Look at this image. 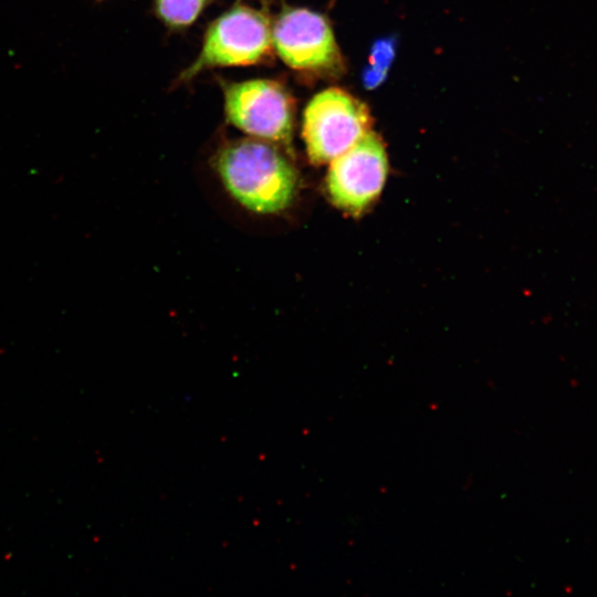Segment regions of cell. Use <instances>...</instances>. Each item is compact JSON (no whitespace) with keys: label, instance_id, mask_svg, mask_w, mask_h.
Here are the masks:
<instances>
[{"label":"cell","instance_id":"1","mask_svg":"<svg viewBox=\"0 0 597 597\" xmlns=\"http://www.w3.org/2000/svg\"><path fill=\"white\" fill-rule=\"evenodd\" d=\"M216 169L228 192L253 212L285 210L297 189V172L271 142L244 138L228 143L216 157Z\"/></svg>","mask_w":597,"mask_h":597},{"label":"cell","instance_id":"2","mask_svg":"<svg viewBox=\"0 0 597 597\" xmlns=\"http://www.w3.org/2000/svg\"><path fill=\"white\" fill-rule=\"evenodd\" d=\"M371 127L368 107L348 92L331 87L312 97L304 109L302 136L310 161L331 163Z\"/></svg>","mask_w":597,"mask_h":597},{"label":"cell","instance_id":"3","mask_svg":"<svg viewBox=\"0 0 597 597\" xmlns=\"http://www.w3.org/2000/svg\"><path fill=\"white\" fill-rule=\"evenodd\" d=\"M272 45L269 18L251 7L234 6L209 25L197 60L181 78H191L208 67L259 63L270 55Z\"/></svg>","mask_w":597,"mask_h":597},{"label":"cell","instance_id":"4","mask_svg":"<svg viewBox=\"0 0 597 597\" xmlns=\"http://www.w3.org/2000/svg\"><path fill=\"white\" fill-rule=\"evenodd\" d=\"M227 119L254 138L290 144L294 126V102L280 83L249 80L224 88Z\"/></svg>","mask_w":597,"mask_h":597},{"label":"cell","instance_id":"5","mask_svg":"<svg viewBox=\"0 0 597 597\" xmlns=\"http://www.w3.org/2000/svg\"><path fill=\"white\" fill-rule=\"evenodd\" d=\"M387 174L385 146L370 130L331 161L326 177L328 197L337 208L358 216L379 197Z\"/></svg>","mask_w":597,"mask_h":597},{"label":"cell","instance_id":"6","mask_svg":"<svg viewBox=\"0 0 597 597\" xmlns=\"http://www.w3.org/2000/svg\"><path fill=\"white\" fill-rule=\"evenodd\" d=\"M272 42L281 60L294 70L333 74L343 69L331 24L318 12L304 8L284 10L272 27Z\"/></svg>","mask_w":597,"mask_h":597},{"label":"cell","instance_id":"7","mask_svg":"<svg viewBox=\"0 0 597 597\" xmlns=\"http://www.w3.org/2000/svg\"><path fill=\"white\" fill-rule=\"evenodd\" d=\"M397 41L395 38H383L375 41L369 52V64L363 71V84L373 90L385 82L388 71L396 56Z\"/></svg>","mask_w":597,"mask_h":597},{"label":"cell","instance_id":"8","mask_svg":"<svg viewBox=\"0 0 597 597\" xmlns=\"http://www.w3.org/2000/svg\"><path fill=\"white\" fill-rule=\"evenodd\" d=\"M209 0H155L159 18L170 27L190 25L199 17Z\"/></svg>","mask_w":597,"mask_h":597}]
</instances>
